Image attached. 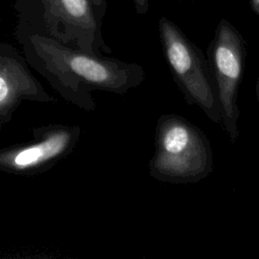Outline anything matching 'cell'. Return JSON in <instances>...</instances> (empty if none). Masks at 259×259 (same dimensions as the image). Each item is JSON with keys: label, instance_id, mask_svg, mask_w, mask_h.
Masks as SVG:
<instances>
[{"label": "cell", "instance_id": "obj_1", "mask_svg": "<svg viewBox=\"0 0 259 259\" xmlns=\"http://www.w3.org/2000/svg\"><path fill=\"white\" fill-rule=\"evenodd\" d=\"M23 47L28 65L61 97L86 111L96 107L94 91L123 95L145 79L138 64L90 54L39 32L25 35Z\"/></svg>", "mask_w": 259, "mask_h": 259}, {"label": "cell", "instance_id": "obj_2", "mask_svg": "<svg viewBox=\"0 0 259 259\" xmlns=\"http://www.w3.org/2000/svg\"><path fill=\"white\" fill-rule=\"evenodd\" d=\"M213 169V155L204 132L181 115L159 117L150 176L169 183H195Z\"/></svg>", "mask_w": 259, "mask_h": 259}, {"label": "cell", "instance_id": "obj_3", "mask_svg": "<svg viewBox=\"0 0 259 259\" xmlns=\"http://www.w3.org/2000/svg\"><path fill=\"white\" fill-rule=\"evenodd\" d=\"M165 58L188 105H196L212 122L222 121L215 87L203 54L168 19L159 22Z\"/></svg>", "mask_w": 259, "mask_h": 259}, {"label": "cell", "instance_id": "obj_4", "mask_svg": "<svg viewBox=\"0 0 259 259\" xmlns=\"http://www.w3.org/2000/svg\"><path fill=\"white\" fill-rule=\"evenodd\" d=\"M246 51L244 41L234 27L222 21L208 48L207 63L220 104L221 124L230 142L239 136L238 93L245 70Z\"/></svg>", "mask_w": 259, "mask_h": 259}, {"label": "cell", "instance_id": "obj_5", "mask_svg": "<svg viewBox=\"0 0 259 259\" xmlns=\"http://www.w3.org/2000/svg\"><path fill=\"white\" fill-rule=\"evenodd\" d=\"M80 134L78 125L57 123L35 127L31 141L0 149V170L24 176L46 172L72 153Z\"/></svg>", "mask_w": 259, "mask_h": 259}, {"label": "cell", "instance_id": "obj_6", "mask_svg": "<svg viewBox=\"0 0 259 259\" xmlns=\"http://www.w3.org/2000/svg\"><path fill=\"white\" fill-rule=\"evenodd\" d=\"M49 17L45 35L57 37L63 25L59 41L90 54L110 52L98 34L97 22L88 0H42Z\"/></svg>", "mask_w": 259, "mask_h": 259}, {"label": "cell", "instance_id": "obj_7", "mask_svg": "<svg viewBox=\"0 0 259 259\" xmlns=\"http://www.w3.org/2000/svg\"><path fill=\"white\" fill-rule=\"evenodd\" d=\"M23 101L53 102L55 98L32 75L27 61L13 48L0 46V127Z\"/></svg>", "mask_w": 259, "mask_h": 259}, {"label": "cell", "instance_id": "obj_8", "mask_svg": "<svg viewBox=\"0 0 259 259\" xmlns=\"http://www.w3.org/2000/svg\"><path fill=\"white\" fill-rule=\"evenodd\" d=\"M136 4L141 8V9H146L147 7V0H134Z\"/></svg>", "mask_w": 259, "mask_h": 259}, {"label": "cell", "instance_id": "obj_9", "mask_svg": "<svg viewBox=\"0 0 259 259\" xmlns=\"http://www.w3.org/2000/svg\"><path fill=\"white\" fill-rule=\"evenodd\" d=\"M255 93H256V98L258 101V106H259V77L257 78L256 85H255Z\"/></svg>", "mask_w": 259, "mask_h": 259}, {"label": "cell", "instance_id": "obj_10", "mask_svg": "<svg viewBox=\"0 0 259 259\" xmlns=\"http://www.w3.org/2000/svg\"><path fill=\"white\" fill-rule=\"evenodd\" d=\"M95 5H101L102 3V0H91Z\"/></svg>", "mask_w": 259, "mask_h": 259}]
</instances>
